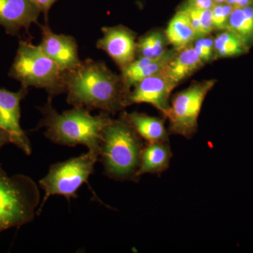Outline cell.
<instances>
[{"label":"cell","instance_id":"cell-15","mask_svg":"<svg viewBox=\"0 0 253 253\" xmlns=\"http://www.w3.org/2000/svg\"><path fill=\"white\" fill-rule=\"evenodd\" d=\"M141 139L148 143L169 142L165 120L139 112H124L121 115Z\"/></svg>","mask_w":253,"mask_h":253},{"label":"cell","instance_id":"cell-10","mask_svg":"<svg viewBox=\"0 0 253 253\" xmlns=\"http://www.w3.org/2000/svg\"><path fill=\"white\" fill-rule=\"evenodd\" d=\"M174 89L163 73H158L139 81L131 88L126 96V106L143 103L151 104L166 118L170 109L169 96Z\"/></svg>","mask_w":253,"mask_h":253},{"label":"cell","instance_id":"cell-28","mask_svg":"<svg viewBox=\"0 0 253 253\" xmlns=\"http://www.w3.org/2000/svg\"><path fill=\"white\" fill-rule=\"evenodd\" d=\"M214 4H220V3L226 2V0H213Z\"/></svg>","mask_w":253,"mask_h":253},{"label":"cell","instance_id":"cell-11","mask_svg":"<svg viewBox=\"0 0 253 253\" xmlns=\"http://www.w3.org/2000/svg\"><path fill=\"white\" fill-rule=\"evenodd\" d=\"M42 51L54 61L63 71H69L78 67L81 63L78 54V46L72 36L56 34L47 25L41 26Z\"/></svg>","mask_w":253,"mask_h":253},{"label":"cell","instance_id":"cell-20","mask_svg":"<svg viewBox=\"0 0 253 253\" xmlns=\"http://www.w3.org/2000/svg\"><path fill=\"white\" fill-rule=\"evenodd\" d=\"M214 59L241 56L249 51L242 41L231 31H221L214 38Z\"/></svg>","mask_w":253,"mask_h":253},{"label":"cell","instance_id":"cell-24","mask_svg":"<svg viewBox=\"0 0 253 253\" xmlns=\"http://www.w3.org/2000/svg\"><path fill=\"white\" fill-rule=\"evenodd\" d=\"M214 5L213 0H186L179 7V11L184 10H205L212 9Z\"/></svg>","mask_w":253,"mask_h":253},{"label":"cell","instance_id":"cell-1","mask_svg":"<svg viewBox=\"0 0 253 253\" xmlns=\"http://www.w3.org/2000/svg\"><path fill=\"white\" fill-rule=\"evenodd\" d=\"M67 102L73 107L97 109L114 115L126 106L129 90L121 76L113 72L103 61L86 59L65 73Z\"/></svg>","mask_w":253,"mask_h":253},{"label":"cell","instance_id":"cell-19","mask_svg":"<svg viewBox=\"0 0 253 253\" xmlns=\"http://www.w3.org/2000/svg\"><path fill=\"white\" fill-rule=\"evenodd\" d=\"M228 31L239 37L248 48L253 44V3L233 9L229 17Z\"/></svg>","mask_w":253,"mask_h":253},{"label":"cell","instance_id":"cell-16","mask_svg":"<svg viewBox=\"0 0 253 253\" xmlns=\"http://www.w3.org/2000/svg\"><path fill=\"white\" fill-rule=\"evenodd\" d=\"M172 156L169 142L148 143L141 151L138 177L164 172L169 168Z\"/></svg>","mask_w":253,"mask_h":253},{"label":"cell","instance_id":"cell-4","mask_svg":"<svg viewBox=\"0 0 253 253\" xmlns=\"http://www.w3.org/2000/svg\"><path fill=\"white\" fill-rule=\"evenodd\" d=\"M65 73L61 68L31 42L21 41L9 76L25 87L45 89L49 97L66 92Z\"/></svg>","mask_w":253,"mask_h":253},{"label":"cell","instance_id":"cell-14","mask_svg":"<svg viewBox=\"0 0 253 253\" xmlns=\"http://www.w3.org/2000/svg\"><path fill=\"white\" fill-rule=\"evenodd\" d=\"M204 63L195 51L192 44L178 51L162 71L174 88L204 66Z\"/></svg>","mask_w":253,"mask_h":253},{"label":"cell","instance_id":"cell-17","mask_svg":"<svg viewBox=\"0 0 253 253\" xmlns=\"http://www.w3.org/2000/svg\"><path fill=\"white\" fill-rule=\"evenodd\" d=\"M165 33L169 44L177 51L189 46L196 39L189 16L183 11H178L174 14Z\"/></svg>","mask_w":253,"mask_h":253},{"label":"cell","instance_id":"cell-13","mask_svg":"<svg viewBox=\"0 0 253 253\" xmlns=\"http://www.w3.org/2000/svg\"><path fill=\"white\" fill-rule=\"evenodd\" d=\"M177 50L169 49L167 54L159 59L136 57L127 66L121 70V79L128 90L130 91L136 83L145 78L162 72L168 63L175 56Z\"/></svg>","mask_w":253,"mask_h":253},{"label":"cell","instance_id":"cell-7","mask_svg":"<svg viewBox=\"0 0 253 253\" xmlns=\"http://www.w3.org/2000/svg\"><path fill=\"white\" fill-rule=\"evenodd\" d=\"M216 80L194 82L189 87L173 96L169 120V132L191 139L198 129V120L209 91L215 85Z\"/></svg>","mask_w":253,"mask_h":253},{"label":"cell","instance_id":"cell-23","mask_svg":"<svg viewBox=\"0 0 253 253\" xmlns=\"http://www.w3.org/2000/svg\"><path fill=\"white\" fill-rule=\"evenodd\" d=\"M200 30L201 37L210 36L214 31L212 25V9L201 11L200 14Z\"/></svg>","mask_w":253,"mask_h":253},{"label":"cell","instance_id":"cell-27","mask_svg":"<svg viewBox=\"0 0 253 253\" xmlns=\"http://www.w3.org/2000/svg\"><path fill=\"white\" fill-rule=\"evenodd\" d=\"M226 3L231 5L234 9L244 7L253 4V0H226Z\"/></svg>","mask_w":253,"mask_h":253},{"label":"cell","instance_id":"cell-22","mask_svg":"<svg viewBox=\"0 0 253 253\" xmlns=\"http://www.w3.org/2000/svg\"><path fill=\"white\" fill-rule=\"evenodd\" d=\"M192 46L204 64L214 59V38L211 35L198 38Z\"/></svg>","mask_w":253,"mask_h":253},{"label":"cell","instance_id":"cell-21","mask_svg":"<svg viewBox=\"0 0 253 253\" xmlns=\"http://www.w3.org/2000/svg\"><path fill=\"white\" fill-rule=\"evenodd\" d=\"M233 9L234 8L226 2L214 4L212 8L214 31L221 32L227 30L228 23Z\"/></svg>","mask_w":253,"mask_h":253},{"label":"cell","instance_id":"cell-2","mask_svg":"<svg viewBox=\"0 0 253 253\" xmlns=\"http://www.w3.org/2000/svg\"><path fill=\"white\" fill-rule=\"evenodd\" d=\"M41 111L43 118L38 127L45 128L44 136L50 141L71 147L83 145L88 151L99 154L101 132L112 120L111 115L101 112L93 116L83 107H73L59 113L53 107L51 97Z\"/></svg>","mask_w":253,"mask_h":253},{"label":"cell","instance_id":"cell-9","mask_svg":"<svg viewBox=\"0 0 253 253\" xmlns=\"http://www.w3.org/2000/svg\"><path fill=\"white\" fill-rule=\"evenodd\" d=\"M103 37L98 40L96 48L105 51L120 70L136 58V34L123 25L101 28Z\"/></svg>","mask_w":253,"mask_h":253},{"label":"cell","instance_id":"cell-18","mask_svg":"<svg viewBox=\"0 0 253 253\" xmlns=\"http://www.w3.org/2000/svg\"><path fill=\"white\" fill-rule=\"evenodd\" d=\"M169 44L165 31L152 30L136 41V57L159 59L167 54Z\"/></svg>","mask_w":253,"mask_h":253},{"label":"cell","instance_id":"cell-12","mask_svg":"<svg viewBox=\"0 0 253 253\" xmlns=\"http://www.w3.org/2000/svg\"><path fill=\"white\" fill-rule=\"evenodd\" d=\"M41 9L33 0H0V26L6 34L17 36L22 30L28 31L38 24Z\"/></svg>","mask_w":253,"mask_h":253},{"label":"cell","instance_id":"cell-5","mask_svg":"<svg viewBox=\"0 0 253 253\" xmlns=\"http://www.w3.org/2000/svg\"><path fill=\"white\" fill-rule=\"evenodd\" d=\"M40 197L38 186L31 177L9 176L0 165V233L33 221Z\"/></svg>","mask_w":253,"mask_h":253},{"label":"cell","instance_id":"cell-3","mask_svg":"<svg viewBox=\"0 0 253 253\" xmlns=\"http://www.w3.org/2000/svg\"><path fill=\"white\" fill-rule=\"evenodd\" d=\"M142 139L120 118L111 120L101 132L99 161L105 175L118 181H137Z\"/></svg>","mask_w":253,"mask_h":253},{"label":"cell","instance_id":"cell-8","mask_svg":"<svg viewBox=\"0 0 253 253\" xmlns=\"http://www.w3.org/2000/svg\"><path fill=\"white\" fill-rule=\"evenodd\" d=\"M28 88L21 86L16 92L0 89V127L9 133L12 144L25 154L32 153L31 141L21 128V102L27 96Z\"/></svg>","mask_w":253,"mask_h":253},{"label":"cell","instance_id":"cell-25","mask_svg":"<svg viewBox=\"0 0 253 253\" xmlns=\"http://www.w3.org/2000/svg\"><path fill=\"white\" fill-rule=\"evenodd\" d=\"M33 1L41 9V12L44 14L46 21H47L48 13L53 4L58 0H33Z\"/></svg>","mask_w":253,"mask_h":253},{"label":"cell","instance_id":"cell-6","mask_svg":"<svg viewBox=\"0 0 253 253\" xmlns=\"http://www.w3.org/2000/svg\"><path fill=\"white\" fill-rule=\"evenodd\" d=\"M98 161L99 154L88 151L77 157L51 165L47 174L39 181L45 194L37 211V215L41 214L46 201L51 196H63L68 201L77 199L78 190L83 184H88V179L94 174L95 164Z\"/></svg>","mask_w":253,"mask_h":253},{"label":"cell","instance_id":"cell-26","mask_svg":"<svg viewBox=\"0 0 253 253\" xmlns=\"http://www.w3.org/2000/svg\"><path fill=\"white\" fill-rule=\"evenodd\" d=\"M9 144H12L11 136L8 131L0 127V149L5 145Z\"/></svg>","mask_w":253,"mask_h":253}]
</instances>
